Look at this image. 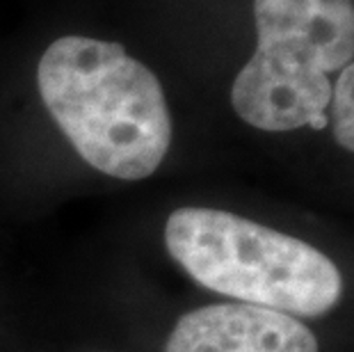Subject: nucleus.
<instances>
[{
	"instance_id": "5",
	"label": "nucleus",
	"mask_w": 354,
	"mask_h": 352,
	"mask_svg": "<svg viewBox=\"0 0 354 352\" xmlns=\"http://www.w3.org/2000/svg\"><path fill=\"white\" fill-rule=\"evenodd\" d=\"M331 129L343 149L354 154V59L338 73L331 87Z\"/></svg>"
},
{
	"instance_id": "3",
	"label": "nucleus",
	"mask_w": 354,
	"mask_h": 352,
	"mask_svg": "<svg viewBox=\"0 0 354 352\" xmlns=\"http://www.w3.org/2000/svg\"><path fill=\"white\" fill-rule=\"evenodd\" d=\"M256 50L233 80L236 115L283 133L329 124V73L354 59V0H254Z\"/></svg>"
},
{
	"instance_id": "1",
	"label": "nucleus",
	"mask_w": 354,
	"mask_h": 352,
	"mask_svg": "<svg viewBox=\"0 0 354 352\" xmlns=\"http://www.w3.org/2000/svg\"><path fill=\"white\" fill-rule=\"evenodd\" d=\"M50 117L80 158L122 181H142L171 145V117L156 73L117 41L59 37L37 66Z\"/></svg>"
},
{
	"instance_id": "4",
	"label": "nucleus",
	"mask_w": 354,
	"mask_h": 352,
	"mask_svg": "<svg viewBox=\"0 0 354 352\" xmlns=\"http://www.w3.org/2000/svg\"><path fill=\"white\" fill-rule=\"evenodd\" d=\"M165 352H320L318 339L290 313L222 302L183 313Z\"/></svg>"
},
{
	"instance_id": "2",
	"label": "nucleus",
	"mask_w": 354,
	"mask_h": 352,
	"mask_svg": "<svg viewBox=\"0 0 354 352\" xmlns=\"http://www.w3.org/2000/svg\"><path fill=\"white\" fill-rule=\"evenodd\" d=\"M165 245L199 286L238 302L318 318L343 297L341 270L318 247L220 208H176Z\"/></svg>"
}]
</instances>
